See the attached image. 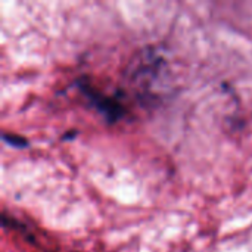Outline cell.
Wrapping results in <instances>:
<instances>
[{"label":"cell","mask_w":252,"mask_h":252,"mask_svg":"<svg viewBox=\"0 0 252 252\" xmlns=\"http://www.w3.org/2000/svg\"><path fill=\"white\" fill-rule=\"evenodd\" d=\"M81 93L89 99V102L109 121H117L127 114L124 103L118 94H108L99 90L97 87L92 86L90 83L81 81L78 83Z\"/></svg>","instance_id":"obj_1"}]
</instances>
